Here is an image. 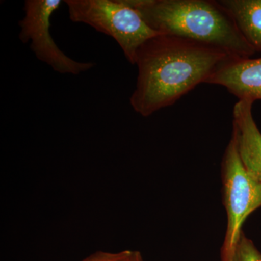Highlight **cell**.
<instances>
[{
  "instance_id": "1",
  "label": "cell",
  "mask_w": 261,
  "mask_h": 261,
  "mask_svg": "<svg viewBox=\"0 0 261 261\" xmlns=\"http://www.w3.org/2000/svg\"><path fill=\"white\" fill-rule=\"evenodd\" d=\"M231 57L217 48L176 36L152 37L137 53L138 76L130 106L144 117L172 106L198 84L206 83Z\"/></svg>"
},
{
  "instance_id": "2",
  "label": "cell",
  "mask_w": 261,
  "mask_h": 261,
  "mask_svg": "<svg viewBox=\"0 0 261 261\" xmlns=\"http://www.w3.org/2000/svg\"><path fill=\"white\" fill-rule=\"evenodd\" d=\"M156 32L176 36L249 58L256 51L240 32L232 16L212 0H123Z\"/></svg>"
},
{
  "instance_id": "3",
  "label": "cell",
  "mask_w": 261,
  "mask_h": 261,
  "mask_svg": "<svg viewBox=\"0 0 261 261\" xmlns=\"http://www.w3.org/2000/svg\"><path fill=\"white\" fill-rule=\"evenodd\" d=\"M64 3L71 21L87 24L112 37L133 65L140 47L161 34L123 0H65Z\"/></svg>"
},
{
  "instance_id": "4",
  "label": "cell",
  "mask_w": 261,
  "mask_h": 261,
  "mask_svg": "<svg viewBox=\"0 0 261 261\" xmlns=\"http://www.w3.org/2000/svg\"><path fill=\"white\" fill-rule=\"evenodd\" d=\"M223 178L227 228L221 258L232 252L243 233L245 220L261 207V181L244 166L232 136L223 160Z\"/></svg>"
},
{
  "instance_id": "5",
  "label": "cell",
  "mask_w": 261,
  "mask_h": 261,
  "mask_svg": "<svg viewBox=\"0 0 261 261\" xmlns=\"http://www.w3.org/2000/svg\"><path fill=\"white\" fill-rule=\"evenodd\" d=\"M62 4L61 0H27L24 17L19 21V39L27 44L36 57L62 74L79 75L93 68L91 62L71 59L57 46L50 34L51 17Z\"/></svg>"
},
{
  "instance_id": "6",
  "label": "cell",
  "mask_w": 261,
  "mask_h": 261,
  "mask_svg": "<svg viewBox=\"0 0 261 261\" xmlns=\"http://www.w3.org/2000/svg\"><path fill=\"white\" fill-rule=\"evenodd\" d=\"M205 84L225 87L239 100H261V58H228Z\"/></svg>"
},
{
  "instance_id": "7",
  "label": "cell",
  "mask_w": 261,
  "mask_h": 261,
  "mask_svg": "<svg viewBox=\"0 0 261 261\" xmlns=\"http://www.w3.org/2000/svg\"><path fill=\"white\" fill-rule=\"evenodd\" d=\"M253 103L243 99L233 106L232 137L244 166L261 181V132L252 116Z\"/></svg>"
},
{
  "instance_id": "8",
  "label": "cell",
  "mask_w": 261,
  "mask_h": 261,
  "mask_svg": "<svg viewBox=\"0 0 261 261\" xmlns=\"http://www.w3.org/2000/svg\"><path fill=\"white\" fill-rule=\"evenodd\" d=\"M247 42L261 51V0H219Z\"/></svg>"
},
{
  "instance_id": "9",
  "label": "cell",
  "mask_w": 261,
  "mask_h": 261,
  "mask_svg": "<svg viewBox=\"0 0 261 261\" xmlns=\"http://www.w3.org/2000/svg\"><path fill=\"white\" fill-rule=\"evenodd\" d=\"M221 261H261V253L253 243L242 233L230 255Z\"/></svg>"
},
{
  "instance_id": "10",
  "label": "cell",
  "mask_w": 261,
  "mask_h": 261,
  "mask_svg": "<svg viewBox=\"0 0 261 261\" xmlns=\"http://www.w3.org/2000/svg\"><path fill=\"white\" fill-rule=\"evenodd\" d=\"M130 250L119 252H97L82 261H126L129 257Z\"/></svg>"
},
{
  "instance_id": "11",
  "label": "cell",
  "mask_w": 261,
  "mask_h": 261,
  "mask_svg": "<svg viewBox=\"0 0 261 261\" xmlns=\"http://www.w3.org/2000/svg\"><path fill=\"white\" fill-rule=\"evenodd\" d=\"M126 261H145L140 252L132 251Z\"/></svg>"
}]
</instances>
